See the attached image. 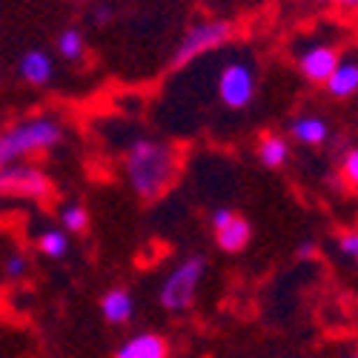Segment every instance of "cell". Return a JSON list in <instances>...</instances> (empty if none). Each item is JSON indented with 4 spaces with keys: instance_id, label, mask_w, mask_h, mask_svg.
Listing matches in <instances>:
<instances>
[{
    "instance_id": "obj_23",
    "label": "cell",
    "mask_w": 358,
    "mask_h": 358,
    "mask_svg": "<svg viewBox=\"0 0 358 358\" xmlns=\"http://www.w3.org/2000/svg\"><path fill=\"white\" fill-rule=\"evenodd\" d=\"M336 3H338V6H344V9H352V6L358 3V0H336Z\"/></svg>"
},
{
    "instance_id": "obj_4",
    "label": "cell",
    "mask_w": 358,
    "mask_h": 358,
    "mask_svg": "<svg viewBox=\"0 0 358 358\" xmlns=\"http://www.w3.org/2000/svg\"><path fill=\"white\" fill-rule=\"evenodd\" d=\"M232 32H235V29H232L229 20H206V23L192 26L189 32L181 38V43L175 46L172 69H184L187 64L195 61V57L227 46V43L232 41Z\"/></svg>"
},
{
    "instance_id": "obj_8",
    "label": "cell",
    "mask_w": 358,
    "mask_h": 358,
    "mask_svg": "<svg viewBox=\"0 0 358 358\" xmlns=\"http://www.w3.org/2000/svg\"><path fill=\"white\" fill-rule=\"evenodd\" d=\"M17 72L26 83H32V86H46L55 75V66H52V57L49 52L43 49H29L23 57H20V64H17Z\"/></svg>"
},
{
    "instance_id": "obj_14",
    "label": "cell",
    "mask_w": 358,
    "mask_h": 358,
    "mask_svg": "<svg viewBox=\"0 0 358 358\" xmlns=\"http://www.w3.org/2000/svg\"><path fill=\"white\" fill-rule=\"evenodd\" d=\"M258 158H261L264 166H270V169L284 166L289 161V143H287V138H281V135H264V141L258 143Z\"/></svg>"
},
{
    "instance_id": "obj_9",
    "label": "cell",
    "mask_w": 358,
    "mask_h": 358,
    "mask_svg": "<svg viewBox=\"0 0 358 358\" xmlns=\"http://www.w3.org/2000/svg\"><path fill=\"white\" fill-rule=\"evenodd\" d=\"M289 135L304 146H321L330 141V124L318 115H301L289 124Z\"/></svg>"
},
{
    "instance_id": "obj_3",
    "label": "cell",
    "mask_w": 358,
    "mask_h": 358,
    "mask_svg": "<svg viewBox=\"0 0 358 358\" xmlns=\"http://www.w3.org/2000/svg\"><path fill=\"white\" fill-rule=\"evenodd\" d=\"M203 273H206V258L203 255L184 258L166 275V281L161 287V307L169 310V313H184L195 301V292H198V284H201Z\"/></svg>"
},
{
    "instance_id": "obj_5",
    "label": "cell",
    "mask_w": 358,
    "mask_h": 358,
    "mask_svg": "<svg viewBox=\"0 0 358 358\" xmlns=\"http://www.w3.org/2000/svg\"><path fill=\"white\" fill-rule=\"evenodd\" d=\"M218 98L229 109H247L255 98V69L244 61H232L218 75Z\"/></svg>"
},
{
    "instance_id": "obj_15",
    "label": "cell",
    "mask_w": 358,
    "mask_h": 358,
    "mask_svg": "<svg viewBox=\"0 0 358 358\" xmlns=\"http://www.w3.org/2000/svg\"><path fill=\"white\" fill-rule=\"evenodd\" d=\"M57 52H61V57H66V61H80V57H83L86 41H83V35L78 32L75 26L64 29V32L57 35Z\"/></svg>"
},
{
    "instance_id": "obj_2",
    "label": "cell",
    "mask_w": 358,
    "mask_h": 358,
    "mask_svg": "<svg viewBox=\"0 0 358 358\" xmlns=\"http://www.w3.org/2000/svg\"><path fill=\"white\" fill-rule=\"evenodd\" d=\"M64 141V124L57 117H32V121H20L12 129L0 132V166L15 164L23 155L46 152Z\"/></svg>"
},
{
    "instance_id": "obj_11",
    "label": "cell",
    "mask_w": 358,
    "mask_h": 358,
    "mask_svg": "<svg viewBox=\"0 0 358 358\" xmlns=\"http://www.w3.org/2000/svg\"><path fill=\"white\" fill-rule=\"evenodd\" d=\"M115 358H166V341L155 333H141L121 344Z\"/></svg>"
},
{
    "instance_id": "obj_12",
    "label": "cell",
    "mask_w": 358,
    "mask_h": 358,
    "mask_svg": "<svg viewBox=\"0 0 358 358\" xmlns=\"http://www.w3.org/2000/svg\"><path fill=\"white\" fill-rule=\"evenodd\" d=\"M333 98H352L358 92V64L355 61H338V66L324 80Z\"/></svg>"
},
{
    "instance_id": "obj_17",
    "label": "cell",
    "mask_w": 358,
    "mask_h": 358,
    "mask_svg": "<svg viewBox=\"0 0 358 358\" xmlns=\"http://www.w3.org/2000/svg\"><path fill=\"white\" fill-rule=\"evenodd\" d=\"M64 227L69 229V232H83L86 227H89V213H86V206L83 203H69V206H64Z\"/></svg>"
},
{
    "instance_id": "obj_21",
    "label": "cell",
    "mask_w": 358,
    "mask_h": 358,
    "mask_svg": "<svg viewBox=\"0 0 358 358\" xmlns=\"http://www.w3.org/2000/svg\"><path fill=\"white\" fill-rule=\"evenodd\" d=\"M112 17H115V9H112V6H106V3H98V6L92 9V20H95L98 26H106Z\"/></svg>"
},
{
    "instance_id": "obj_20",
    "label": "cell",
    "mask_w": 358,
    "mask_h": 358,
    "mask_svg": "<svg viewBox=\"0 0 358 358\" xmlns=\"http://www.w3.org/2000/svg\"><path fill=\"white\" fill-rule=\"evenodd\" d=\"M3 270H6L9 278H23L26 270H29V261H26L23 255H9L6 264H3Z\"/></svg>"
},
{
    "instance_id": "obj_18",
    "label": "cell",
    "mask_w": 358,
    "mask_h": 358,
    "mask_svg": "<svg viewBox=\"0 0 358 358\" xmlns=\"http://www.w3.org/2000/svg\"><path fill=\"white\" fill-rule=\"evenodd\" d=\"M341 178H347V184H358V149H347L341 155Z\"/></svg>"
},
{
    "instance_id": "obj_10",
    "label": "cell",
    "mask_w": 358,
    "mask_h": 358,
    "mask_svg": "<svg viewBox=\"0 0 358 358\" xmlns=\"http://www.w3.org/2000/svg\"><path fill=\"white\" fill-rule=\"evenodd\" d=\"M215 235H218V247L224 252H241L250 244V238H252V227H250L247 218L232 215L227 224H221L215 229Z\"/></svg>"
},
{
    "instance_id": "obj_6",
    "label": "cell",
    "mask_w": 358,
    "mask_h": 358,
    "mask_svg": "<svg viewBox=\"0 0 358 358\" xmlns=\"http://www.w3.org/2000/svg\"><path fill=\"white\" fill-rule=\"evenodd\" d=\"M52 189L46 172L29 164H6L0 166V195L17 198H46Z\"/></svg>"
},
{
    "instance_id": "obj_13",
    "label": "cell",
    "mask_w": 358,
    "mask_h": 358,
    "mask_svg": "<svg viewBox=\"0 0 358 358\" xmlns=\"http://www.w3.org/2000/svg\"><path fill=\"white\" fill-rule=\"evenodd\" d=\"M101 313L109 324H127L135 313V301L127 289H109L101 301Z\"/></svg>"
},
{
    "instance_id": "obj_24",
    "label": "cell",
    "mask_w": 358,
    "mask_h": 358,
    "mask_svg": "<svg viewBox=\"0 0 358 358\" xmlns=\"http://www.w3.org/2000/svg\"><path fill=\"white\" fill-rule=\"evenodd\" d=\"M318 3H327V0H318Z\"/></svg>"
},
{
    "instance_id": "obj_19",
    "label": "cell",
    "mask_w": 358,
    "mask_h": 358,
    "mask_svg": "<svg viewBox=\"0 0 358 358\" xmlns=\"http://www.w3.org/2000/svg\"><path fill=\"white\" fill-rule=\"evenodd\" d=\"M338 252H341L344 258H350V261L358 258V235H355V232H344V235L338 238Z\"/></svg>"
},
{
    "instance_id": "obj_1",
    "label": "cell",
    "mask_w": 358,
    "mask_h": 358,
    "mask_svg": "<svg viewBox=\"0 0 358 358\" xmlns=\"http://www.w3.org/2000/svg\"><path fill=\"white\" fill-rule=\"evenodd\" d=\"M127 181L129 187L146 198H161L169 184L175 181V172H178V155L175 149L161 143V141H135L127 152Z\"/></svg>"
},
{
    "instance_id": "obj_7",
    "label": "cell",
    "mask_w": 358,
    "mask_h": 358,
    "mask_svg": "<svg viewBox=\"0 0 358 358\" xmlns=\"http://www.w3.org/2000/svg\"><path fill=\"white\" fill-rule=\"evenodd\" d=\"M341 55L336 46L330 43H315L310 49L301 52V57H298V69H301V75L313 83H324L327 78H330V72L338 66Z\"/></svg>"
},
{
    "instance_id": "obj_16",
    "label": "cell",
    "mask_w": 358,
    "mask_h": 358,
    "mask_svg": "<svg viewBox=\"0 0 358 358\" xmlns=\"http://www.w3.org/2000/svg\"><path fill=\"white\" fill-rule=\"evenodd\" d=\"M38 247L43 255L49 258H64L69 252V238L64 229H46L41 238H38Z\"/></svg>"
},
{
    "instance_id": "obj_22",
    "label": "cell",
    "mask_w": 358,
    "mask_h": 358,
    "mask_svg": "<svg viewBox=\"0 0 358 358\" xmlns=\"http://www.w3.org/2000/svg\"><path fill=\"white\" fill-rule=\"evenodd\" d=\"M315 252V244L313 241H301V244H298V255H301V258H310Z\"/></svg>"
}]
</instances>
